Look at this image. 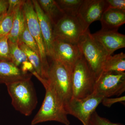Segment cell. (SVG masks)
I'll return each mask as SVG.
<instances>
[{
	"label": "cell",
	"instance_id": "6da1fadb",
	"mask_svg": "<svg viewBox=\"0 0 125 125\" xmlns=\"http://www.w3.org/2000/svg\"><path fill=\"white\" fill-rule=\"evenodd\" d=\"M33 75L40 81L45 88L46 94L41 108L31 121V125L54 121L70 125V121L65 109L64 103L52 88L46 79L39 76L36 72Z\"/></svg>",
	"mask_w": 125,
	"mask_h": 125
},
{
	"label": "cell",
	"instance_id": "7a4b0ae2",
	"mask_svg": "<svg viewBox=\"0 0 125 125\" xmlns=\"http://www.w3.org/2000/svg\"><path fill=\"white\" fill-rule=\"evenodd\" d=\"M16 110L26 116L30 115L37 103V99L31 79L6 84Z\"/></svg>",
	"mask_w": 125,
	"mask_h": 125
},
{
	"label": "cell",
	"instance_id": "3957f363",
	"mask_svg": "<svg viewBox=\"0 0 125 125\" xmlns=\"http://www.w3.org/2000/svg\"><path fill=\"white\" fill-rule=\"evenodd\" d=\"M77 45L97 79L102 72L105 62L111 55L94 38L89 29L81 38Z\"/></svg>",
	"mask_w": 125,
	"mask_h": 125
},
{
	"label": "cell",
	"instance_id": "277c9868",
	"mask_svg": "<svg viewBox=\"0 0 125 125\" xmlns=\"http://www.w3.org/2000/svg\"><path fill=\"white\" fill-rule=\"evenodd\" d=\"M71 79L72 98H85L94 92L97 79L90 69L83 55L74 67Z\"/></svg>",
	"mask_w": 125,
	"mask_h": 125
},
{
	"label": "cell",
	"instance_id": "5b68a950",
	"mask_svg": "<svg viewBox=\"0 0 125 125\" xmlns=\"http://www.w3.org/2000/svg\"><path fill=\"white\" fill-rule=\"evenodd\" d=\"M51 60L47 80L65 103L72 97L71 74L61 62Z\"/></svg>",
	"mask_w": 125,
	"mask_h": 125
},
{
	"label": "cell",
	"instance_id": "8992f818",
	"mask_svg": "<svg viewBox=\"0 0 125 125\" xmlns=\"http://www.w3.org/2000/svg\"><path fill=\"white\" fill-rule=\"evenodd\" d=\"M23 10L28 29L31 35L36 40L38 46L45 79H47L49 69V63L47 58V56L45 43L40 25L32 0H25L23 4Z\"/></svg>",
	"mask_w": 125,
	"mask_h": 125
},
{
	"label": "cell",
	"instance_id": "52a82bcc",
	"mask_svg": "<svg viewBox=\"0 0 125 125\" xmlns=\"http://www.w3.org/2000/svg\"><path fill=\"white\" fill-rule=\"evenodd\" d=\"M104 98L94 92L81 99L72 98L64 103L67 114L75 117L83 125H88L90 119Z\"/></svg>",
	"mask_w": 125,
	"mask_h": 125
},
{
	"label": "cell",
	"instance_id": "ba28073f",
	"mask_svg": "<svg viewBox=\"0 0 125 125\" xmlns=\"http://www.w3.org/2000/svg\"><path fill=\"white\" fill-rule=\"evenodd\" d=\"M125 91V73L103 71L97 78L94 93L104 98L120 96Z\"/></svg>",
	"mask_w": 125,
	"mask_h": 125
},
{
	"label": "cell",
	"instance_id": "9c48e42d",
	"mask_svg": "<svg viewBox=\"0 0 125 125\" xmlns=\"http://www.w3.org/2000/svg\"><path fill=\"white\" fill-rule=\"evenodd\" d=\"M87 30L77 17L65 15L54 25L53 34L54 39L77 45Z\"/></svg>",
	"mask_w": 125,
	"mask_h": 125
},
{
	"label": "cell",
	"instance_id": "30bf717a",
	"mask_svg": "<svg viewBox=\"0 0 125 125\" xmlns=\"http://www.w3.org/2000/svg\"><path fill=\"white\" fill-rule=\"evenodd\" d=\"M82 56L77 45L54 39L51 58L61 62L71 74L75 64Z\"/></svg>",
	"mask_w": 125,
	"mask_h": 125
},
{
	"label": "cell",
	"instance_id": "8fae6325",
	"mask_svg": "<svg viewBox=\"0 0 125 125\" xmlns=\"http://www.w3.org/2000/svg\"><path fill=\"white\" fill-rule=\"evenodd\" d=\"M108 8L106 0H83L77 17L87 30L92 23L101 20L103 13Z\"/></svg>",
	"mask_w": 125,
	"mask_h": 125
},
{
	"label": "cell",
	"instance_id": "7c38bea8",
	"mask_svg": "<svg viewBox=\"0 0 125 125\" xmlns=\"http://www.w3.org/2000/svg\"><path fill=\"white\" fill-rule=\"evenodd\" d=\"M92 34L111 55L117 49L125 47V36L118 30L101 29Z\"/></svg>",
	"mask_w": 125,
	"mask_h": 125
},
{
	"label": "cell",
	"instance_id": "4fadbf2b",
	"mask_svg": "<svg viewBox=\"0 0 125 125\" xmlns=\"http://www.w3.org/2000/svg\"><path fill=\"white\" fill-rule=\"evenodd\" d=\"M32 1L40 25L47 56L51 58L54 40L53 25L49 18L43 11L37 0H33Z\"/></svg>",
	"mask_w": 125,
	"mask_h": 125
},
{
	"label": "cell",
	"instance_id": "5bb4252c",
	"mask_svg": "<svg viewBox=\"0 0 125 125\" xmlns=\"http://www.w3.org/2000/svg\"><path fill=\"white\" fill-rule=\"evenodd\" d=\"M32 74L24 73L11 61L0 60V83L6 84L31 79Z\"/></svg>",
	"mask_w": 125,
	"mask_h": 125
},
{
	"label": "cell",
	"instance_id": "9a60e30c",
	"mask_svg": "<svg viewBox=\"0 0 125 125\" xmlns=\"http://www.w3.org/2000/svg\"><path fill=\"white\" fill-rule=\"evenodd\" d=\"M103 30H118L125 23V11L108 8L104 12L100 20Z\"/></svg>",
	"mask_w": 125,
	"mask_h": 125
},
{
	"label": "cell",
	"instance_id": "2e32d148",
	"mask_svg": "<svg viewBox=\"0 0 125 125\" xmlns=\"http://www.w3.org/2000/svg\"><path fill=\"white\" fill-rule=\"evenodd\" d=\"M23 4L16 9L12 28L8 35L9 40L18 44L20 42L21 37L25 24Z\"/></svg>",
	"mask_w": 125,
	"mask_h": 125
},
{
	"label": "cell",
	"instance_id": "e0dca14e",
	"mask_svg": "<svg viewBox=\"0 0 125 125\" xmlns=\"http://www.w3.org/2000/svg\"><path fill=\"white\" fill-rule=\"evenodd\" d=\"M40 7L49 18L53 27L65 15L54 0H37Z\"/></svg>",
	"mask_w": 125,
	"mask_h": 125
},
{
	"label": "cell",
	"instance_id": "ac0fdd59",
	"mask_svg": "<svg viewBox=\"0 0 125 125\" xmlns=\"http://www.w3.org/2000/svg\"><path fill=\"white\" fill-rule=\"evenodd\" d=\"M125 54L123 52L111 55L105 62L103 71H115L125 72Z\"/></svg>",
	"mask_w": 125,
	"mask_h": 125
},
{
	"label": "cell",
	"instance_id": "d6986e66",
	"mask_svg": "<svg viewBox=\"0 0 125 125\" xmlns=\"http://www.w3.org/2000/svg\"><path fill=\"white\" fill-rule=\"evenodd\" d=\"M19 46L27 56L29 61L32 65L37 74L41 78L46 79L40 56L22 42H19Z\"/></svg>",
	"mask_w": 125,
	"mask_h": 125
},
{
	"label": "cell",
	"instance_id": "ffe728a7",
	"mask_svg": "<svg viewBox=\"0 0 125 125\" xmlns=\"http://www.w3.org/2000/svg\"><path fill=\"white\" fill-rule=\"evenodd\" d=\"M65 15L77 17L83 0H56Z\"/></svg>",
	"mask_w": 125,
	"mask_h": 125
},
{
	"label": "cell",
	"instance_id": "44dd1931",
	"mask_svg": "<svg viewBox=\"0 0 125 125\" xmlns=\"http://www.w3.org/2000/svg\"><path fill=\"white\" fill-rule=\"evenodd\" d=\"M9 43L11 61L20 68L23 62L29 61L27 56L18 43L12 42L9 40Z\"/></svg>",
	"mask_w": 125,
	"mask_h": 125
},
{
	"label": "cell",
	"instance_id": "7402d4cb",
	"mask_svg": "<svg viewBox=\"0 0 125 125\" xmlns=\"http://www.w3.org/2000/svg\"><path fill=\"white\" fill-rule=\"evenodd\" d=\"M15 11L6 13L0 17V36H7L10 32Z\"/></svg>",
	"mask_w": 125,
	"mask_h": 125
},
{
	"label": "cell",
	"instance_id": "603a6c76",
	"mask_svg": "<svg viewBox=\"0 0 125 125\" xmlns=\"http://www.w3.org/2000/svg\"><path fill=\"white\" fill-rule=\"evenodd\" d=\"M20 42L24 43L26 46L40 56L38 46L36 40L30 33L26 22L21 37Z\"/></svg>",
	"mask_w": 125,
	"mask_h": 125
},
{
	"label": "cell",
	"instance_id": "cb8c5ba5",
	"mask_svg": "<svg viewBox=\"0 0 125 125\" xmlns=\"http://www.w3.org/2000/svg\"><path fill=\"white\" fill-rule=\"evenodd\" d=\"M0 60L11 61L8 35L0 36Z\"/></svg>",
	"mask_w": 125,
	"mask_h": 125
},
{
	"label": "cell",
	"instance_id": "d4e9b609",
	"mask_svg": "<svg viewBox=\"0 0 125 125\" xmlns=\"http://www.w3.org/2000/svg\"><path fill=\"white\" fill-rule=\"evenodd\" d=\"M88 125H123L120 123L112 122L107 118L101 117L95 111L90 119Z\"/></svg>",
	"mask_w": 125,
	"mask_h": 125
},
{
	"label": "cell",
	"instance_id": "484cf974",
	"mask_svg": "<svg viewBox=\"0 0 125 125\" xmlns=\"http://www.w3.org/2000/svg\"><path fill=\"white\" fill-rule=\"evenodd\" d=\"M125 101V96L113 98H104L102 103L105 106L110 107L114 104L117 103H124Z\"/></svg>",
	"mask_w": 125,
	"mask_h": 125
},
{
	"label": "cell",
	"instance_id": "4316f807",
	"mask_svg": "<svg viewBox=\"0 0 125 125\" xmlns=\"http://www.w3.org/2000/svg\"><path fill=\"white\" fill-rule=\"evenodd\" d=\"M108 8L117 9L125 11V0H106Z\"/></svg>",
	"mask_w": 125,
	"mask_h": 125
},
{
	"label": "cell",
	"instance_id": "83f0119b",
	"mask_svg": "<svg viewBox=\"0 0 125 125\" xmlns=\"http://www.w3.org/2000/svg\"><path fill=\"white\" fill-rule=\"evenodd\" d=\"M25 0H8L9 6L7 13H10L15 11L19 6L23 4Z\"/></svg>",
	"mask_w": 125,
	"mask_h": 125
},
{
	"label": "cell",
	"instance_id": "f1b7e54d",
	"mask_svg": "<svg viewBox=\"0 0 125 125\" xmlns=\"http://www.w3.org/2000/svg\"><path fill=\"white\" fill-rule=\"evenodd\" d=\"M8 6V0H0V17L7 13Z\"/></svg>",
	"mask_w": 125,
	"mask_h": 125
}]
</instances>
